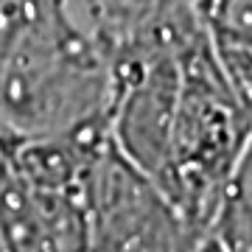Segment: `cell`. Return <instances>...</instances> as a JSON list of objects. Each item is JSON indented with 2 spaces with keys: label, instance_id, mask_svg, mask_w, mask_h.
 I'll use <instances>...</instances> for the list:
<instances>
[{
  "label": "cell",
  "instance_id": "2",
  "mask_svg": "<svg viewBox=\"0 0 252 252\" xmlns=\"http://www.w3.org/2000/svg\"><path fill=\"white\" fill-rule=\"evenodd\" d=\"M250 137L252 109L235 90L207 26L199 28L180 51V93L154 185L190 224L207 230Z\"/></svg>",
  "mask_w": 252,
  "mask_h": 252
},
{
  "label": "cell",
  "instance_id": "3",
  "mask_svg": "<svg viewBox=\"0 0 252 252\" xmlns=\"http://www.w3.org/2000/svg\"><path fill=\"white\" fill-rule=\"evenodd\" d=\"M107 132L0 137V252H90L87 174Z\"/></svg>",
  "mask_w": 252,
  "mask_h": 252
},
{
  "label": "cell",
  "instance_id": "8",
  "mask_svg": "<svg viewBox=\"0 0 252 252\" xmlns=\"http://www.w3.org/2000/svg\"><path fill=\"white\" fill-rule=\"evenodd\" d=\"M28 0H0V39L9 34L14 23L23 17V11H26Z\"/></svg>",
  "mask_w": 252,
  "mask_h": 252
},
{
  "label": "cell",
  "instance_id": "5",
  "mask_svg": "<svg viewBox=\"0 0 252 252\" xmlns=\"http://www.w3.org/2000/svg\"><path fill=\"white\" fill-rule=\"evenodd\" d=\"M207 233L221 252H252V137L219 193Z\"/></svg>",
  "mask_w": 252,
  "mask_h": 252
},
{
  "label": "cell",
  "instance_id": "6",
  "mask_svg": "<svg viewBox=\"0 0 252 252\" xmlns=\"http://www.w3.org/2000/svg\"><path fill=\"white\" fill-rule=\"evenodd\" d=\"M199 11L221 51L252 48V0H199Z\"/></svg>",
  "mask_w": 252,
  "mask_h": 252
},
{
  "label": "cell",
  "instance_id": "7",
  "mask_svg": "<svg viewBox=\"0 0 252 252\" xmlns=\"http://www.w3.org/2000/svg\"><path fill=\"white\" fill-rule=\"evenodd\" d=\"M219 54H221V62L233 79L235 90L241 93V98L252 109V48H244V51H221L219 48Z\"/></svg>",
  "mask_w": 252,
  "mask_h": 252
},
{
  "label": "cell",
  "instance_id": "1",
  "mask_svg": "<svg viewBox=\"0 0 252 252\" xmlns=\"http://www.w3.org/2000/svg\"><path fill=\"white\" fill-rule=\"evenodd\" d=\"M112 56L81 0H28L0 39V137L107 132Z\"/></svg>",
  "mask_w": 252,
  "mask_h": 252
},
{
  "label": "cell",
  "instance_id": "4",
  "mask_svg": "<svg viewBox=\"0 0 252 252\" xmlns=\"http://www.w3.org/2000/svg\"><path fill=\"white\" fill-rule=\"evenodd\" d=\"M90 252H185L202 233L112 143L87 174Z\"/></svg>",
  "mask_w": 252,
  "mask_h": 252
},
{
  "label": "cell",
  "instance_id": "9",
  "mask_svg": "<svg viewBox=\"0 0 252 252\" xmlns=\"http://www.w3.org/2000/svg\"><path fill=\"white\" fill-rule=\"evenodd\" d=\"M185 252H221V250H219V244L213 241V235H210V233H202Z\"/></svg>",
  "mask_w": 252,
  "mask_h": 252
}]
</instances>
